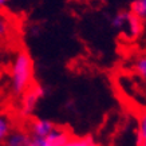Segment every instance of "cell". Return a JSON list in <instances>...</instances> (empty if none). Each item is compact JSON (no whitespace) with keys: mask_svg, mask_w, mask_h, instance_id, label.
<instances>
[{"mask_svg":"<svg viewBox=\"0 0 146 146\" xmlns=\"http://www.w3.org/2000/svg\"><path fill=\"white\" fill-rule=\"evenodd\" d=\"M34 83V63L27 48H20L12 71V86L15 94H23Z\"/></svg>","mask_w":146,"mask_h":146,"instance_id":"1","label":"cell"},{"mask_svg":"<svg viewBox=\"0 0 146 146\" xmlns=\"http://www.w3.org/2000/svg\"><path fill=\"white\" fill-rule=\"evenodd\" d=\"M43 95V90L40 87L39 84L32 83L28 89L23 93V114L28 115L31 114L32 110L35 109V105L38 99Z\"/></svg>","mask_w":146,"mask_h":146,"instance_id":"2","label":"cell"},{"mask_svg":"<svg viewBox=\"0 0 146 146\" xmlns=\"http://www.w3.org/2000/svg\"><path fill=\"white\" fill-rule=\"evenodd\" d=\"M30 141H31L30 133L24 130H15L13 133H9L1 142L4 146H27Z\"/></svg>","mask_w":146,"mask_h":146,"instance_id":"3","label":"cell"},{"mask_svg":"<svg viewBox=\"0 0 146 146\" xmlns=\"http://www.w3.org/2000/svg\"><path fill=\"white\" fill-rule=\"evenodd\" d=\"M30 129H31V134H34V137L44 138L55 129V125L50 121L32 119V122L30 123Z\"/></svg>","mask_w":146,"mask_h":146,"instance_id":"4","label":"cell"},{"mask_svg":"<svg viewBox=\"0 0 146 146\" xmlns=\"http://www.w3.org/2000/svg\"><path fill=\"white\" fill-rule=\"evenodd\" d=\"M129 26H130V31H131V36L135 38L143 31V20H141L139 18H137L135 15H133L131 12L127 13V20Z\"/></svg>","mask_w":146,"mask_h":146,"instance_id":"5","label":"cell"},{"mask_svg":"<svg viewBox=\"0 0 146 146\" xmlns=\"http://www.w3.org/2000/svg\"><path fill=\"white\" fill-rule=\"evenodd\" d=\"M63 146H98L90 137H75L71 135Z\"/></svg>","mask_w":146,"mask_h":146,"instance_id":"6","label":"cell"},{"mask_svg":"<svg viewBox=\"0 0 146 146\" xmlns=\"http://www.w3.org/2000/svg\"><path fill=\"white\" fill-rule=\"evenodd\" d=\"M137 146H146V119H145V115L139 117V122H138Z\"/></svg>","mask_w":146,"mask_h":146,"instance_id":"7","label":"cell"},{"mask_svg":"<svg viewBox=\"0 0 146 146\" xmlns=\"http://www.w3.org/2000/svg\"><path fill=\"white\" fill-rule=\"evenodd\" d=\"M130 12L135 15L137 18H139L141 20H145L146 15V0H135L131 4V11Z\"/></svg>","mask_w":146,"mask_h":146,"instance_id":"8","label":"cell"},{"mask_svg":"<svg viewBox=\"0 0 146 146\" xmlns=\"http://www.w3.org/2000/svg\"><path fill=\"white\" fill-rule=\"evenodd\" d=\"M11 133V121L5 117H0V142Z\"/></svg>","mask_w":146,"mask_h":146,"instance_id":"9","label":"cell"},{"mask_svg":"<svg viewBox=\"0 0 146 146\" xmlns=\"http://www.w3.org/2000/svg\"><path fill=\"white\" fill-rule=\"evenodd\" d=\"M8 20L5 19L4 13L0 11V40H3L5 36L9 34V28H8Z\"/></svg>","mask_w":146,"mask_h":146,"instance_id":"10","label":"cell"},{"mask_svg":"<svg viewBox=\"0 0 146 146\" xmlns=\"http://www.w3.org/2000/svg\"><path fill=\"white\" fill-rule=\"evenodd\" d=\"M127 13L126 11H121V12L117 13V16L114 18L113 20V26L114 27H122L123 26V23L127 20Z\"/></svg>","mask_w":146,"mask_h":146,"instance_id":"11","label":"cell"},{"mask_svg":"<svg viewBox=\"0 0 146 146\" xmlns=\"http://www.w3.org/2000/svg\"><path fill=\"white\" fill-rule=\"evenodd\" d=\"M135 68H137L138 74H139L142 78H145V74H146V60H145V56L138 58L137 63H135Z\"/></svg>","mask_w":146,"mask_h":146,"instance_id":"12","label":"cell"},{"mask_svg":"<svg viewBox=\"0 0 146 146\" xmlns=\"http://www.w3.org/2000/svg\"><path fill=\"white\" fill-rule=\"evenodd\" d=\"M36 142V146H54L51 142H48L46 138H38V137H32Z\"/></svg>","mask_w":146,"mask_h":146,"instance_id":"13","label":"cell"},{"mask_svg":"<svg viewBox=\"0 0 146 146\" xmlns=\"http://www.w3.org/2000/svg\"><path fill=\"white\" fill-rule=\"evenodd\" d=\"M3 1H4V0H0V4H1V3H3Z\"/></svg>","mask_w":146,"mask_h":146,"instance_id":"14","label":"cell"}]
</instances>
